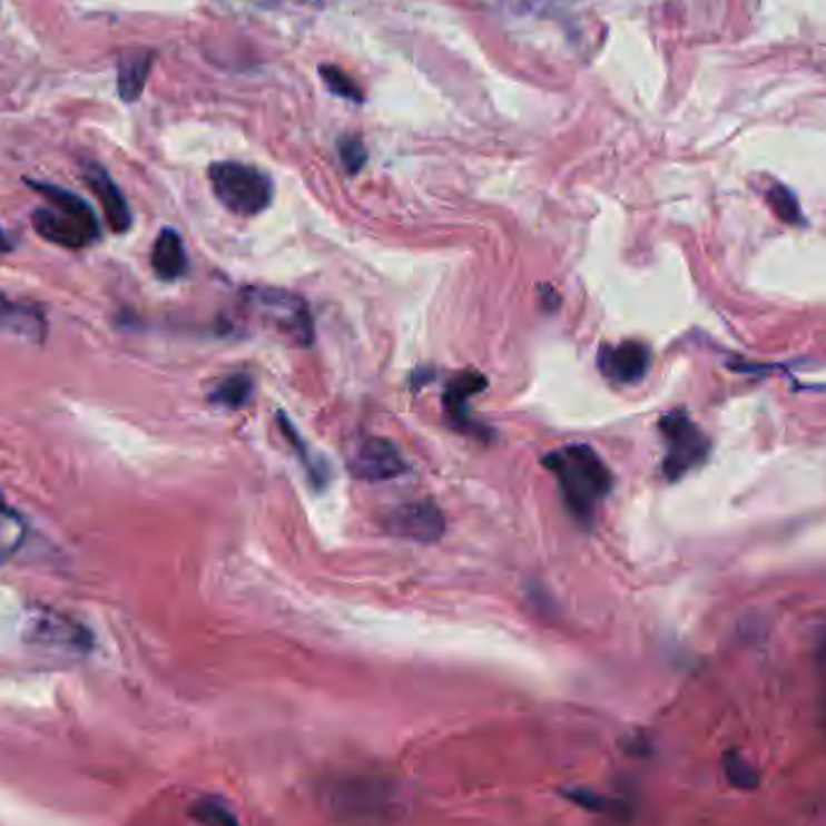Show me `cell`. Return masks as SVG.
Returning a JSON list of instances; mask_svg holds the SVG:
<instances>
[{"label": "cell", "mask_w": 826, "mask_h": 826, "mask_svg": "<svg viewBox=\"0 0 826 826\" xmlns=\"http://www.w3.org/2000/svg\"><path fill=\"white\" fill-rule=\"evenodd\" d=\"M338 155H341V163H344V167L348 169L351 175L361 173L365 160H367V153H365V146L361 144V138H341L338 140Z\"/></svg>", "instance_id": "603a6c76"}, {"label": "cell", "mask_w": 826, "mask_h": 826, "mask_svg": "<svg viewBox=\"0 0 826 826\" xmlns=\"http://www.w3.org/2000/svg\"><path fill=\"white\" fill-rule=\"evenodd\" d=\"M722 771H725V778L730 780V786H735L737 790H754L759 786L757 768H754L737 749L725 751Z\"/></svg>", "instance_id": "ac0fdd59"}, {"label": "cell", "mask_w": 826, "mask_h": 826, "mask_svg": "<svg viewBox=\"0 0 826 826\" xmlns=\"http://www.w3.org/2000/svg\"><path fill=\"white\" fill-rule=\"evenodd\" d=\"M278 421H281V425H283V433H286V437H288L291 443H293L295 452H301V460H303V464L307 466V472H309L312 481H315L317 486H322V483L326 481V476H330V472H326V466L319 464V462H312V460H309V454H307L305 443L301 440V435H297V433L293 431V425L288 423L286 416H278Z\"/></svg>", "instance_id": "44dd1931"}, {"label": "cell", "mask_w": 826, "mask_h": 826, "mask_svg": "<svg viewBox=\"0 0 826 826\" xmlns=\"http://www.w3.org/2000/svg\"><path fill=\"white\" fill-rule=\"evenodd\" d=\"M150 264L163 281H175L187 274L189 259H187V249H184L181 237L173 230V227H165V230L158 235L153 245L150 254Z\"/></svg>", "instance_id": "7c38bea8"}, {"label": "cell", "mask_w": 826, "mask_h": 826, "mask_svg": "<svg viewBox=\"0 0 826 826\" xmlns=\"http://www.w3.org/2000/svg\"><path fill=\"white\" fill-rule=\"evenodd\" d=\"M247 305L262 322L274 326L283 336L293 338L297 346H309L315 338V324H312L309 307L301 295H293L278 288H249Z\"/></svg>", "instance_id": "277c9868"}, {"label": "cell", "mask_w": 826, "mask_h": 826, "mask_svg": "<svg viewBox=\"0 0 826 826\" xmlns=\"http://www.w3.org/2000/svg\"><path fill=\"white\" fill-rule=\"evenodd\" d=\"M566 797L571 803L580 805L582 809H590V812H614L619 807L614 800H609V797L588 790V788H571V790H566Z\"/></svg>", "instance_id": "7402d4cb"}, {"label": "cell", "mask_w": 826, "mask_h": 826, "mask_svg": "<svg viewBox=\"0 0 826 826\" xmlns=\"http://www.w3.org/2000/svg\"><path fill=\"white\" fill-rule=\"evenodd\" d=\"M254 392V380L245 373H235L230 377L220 380L210 392V402H216L227 409H239L245 406Z\"/></svg>", "instance_id": "9a60e30c"}, {"label": "cell", "mask_w": 826, "mask_h": 826, "mask_svg": "<svg viewBox=\"0 0 826 826\" xmlns=\"http://www.w3.org/2000/svg\"><path fill=\"white\" fill-rule=\"evenodd\" d=\"M322 78H324L326 85H330V90L334 95L346 97V99H351V102H363L361 88L341 68H336V66H322Z\"/></svg>", "instance_id": "ffe728a7"}, {"label": "cell", "mask_w": 826, "mask_h": 826, "mask_svg": "<svg viewBox=\"0 0 826 826\" xmlns=\"http://www.w3.org/2000/svg\"><path fill=\"white\" fill-rule=\"evenodd\" d=\"M597 363H600V370L607 380L633 384L646 377L650 367V351L640 341H623V344L617 346H604Z\"/></svg>", "instance_id": "9c48e42d"}, {"label": "cell", "mask_w": 826, "mask_h": 826, "mask_svg": "<svg viewBox=\"0 0 826 826\" xmlns=\"http://www.w3.org/2000/svg\"><path fill=\"white\" fill-rule=\"evenodd\" d=\"M218 201L237 216H256L274 201V184L262 169L242 163H216L208 169Z\"/></svg>", "instance_id": "3957f363"}, {"label": "cell", "mask_w": 826, "mask_h": 826, "mask_svg": "<svg viewBox=\"0 0 826 826\" xmlns=\"http://www.w3.org/2000/svg\"><path fill=\"white\" fill-rule=\"evenodd\" d=\"M10 249H12L10 239L6 237V233H3V230H0V254H3V252H10Z\"/></svg>", "instance_id": "cb8c5ba5"}, {"label": "cell", "mask_w": 826, "mask_h": 826, "mask_svg": "<svg viewBox=\"0 0 826 826\" xmlns=\"http://www.w3.org/2000/svg\"><path fill=\"white\" fill-rule=\"evenodd\" d=\"M483 387H486V380H483L481 373L476 370H464L458 377L450 382V387L445 392V409L448 416L452 419V425L464 431H474V423L469 421V399L479 394Z\"/></svg>", "instance_id": "4fadbf2b"}, {"label": "cell", "mask_w": 826, "mask_h": 826, "mask_svg": "<svg viewBox=\"0 0 826 826\" xmlns=\"http://www.w3.org/2000/svg\"><path fill=\"white\" fill-rule=\"evenodd\" d=\"M191 817L206 826H242L233 807L223 803L220 797H201V800L194 803Z\"/></svg>", "instance_id": "e0dca14e"}, {"label": "cell", "mask_w": 826, "mask_h": 826, "mask_svg": "<svg viewBox=\"0 0 826 826\" xmlns=\"http://www.w3.org/2000/svg\"><path fill=\"white\" fill-rule=\"evenodd\" d=\"M766 198H768V206L774 208V213L783 223H790V225L803 223L800 204H797L795 194L788 187H783V184H771V189H768Z\"/></svg>", "instance_id": "d6986e66"}, {"label": "cell", "mask_w": 826, "mask_h": 826, "mask_svg": "<svg viewBox=\"0 0 826 826\" xmlns=\"http://www.w3.org/2000/svg\"><path fill=\"white\" fill-rule=\"evenodd\" d=\"M24 532V522L20 520L18 512L0 505V566L22 547Z\"/></svg>", "instance_id": "2e32d148"}, {"label": "cell", "mask_w": 826, "mask_h": 826, "mask_svg": "<svg viewBox=\"0 0 826 826\" xmlns=\"http://www.w3.org/2000/svg\"><path fill=\"white\" fill-rule=\"evenodd\" d=\"M387 532L402 539L421 541V544H433L445 534V518L433 501H416L390 510L387 520H384Z\"/></svg>", "instance_id": "52a82bcc"}, {"label": "cell", "mask_w": 826, "mask_h": 826, "mask_svg": "<svg viewBox=\"0 0 826 826\" xmlns=\"http://www.w3.org/2000/svg\"><path fill=\"white\" fill-rule=\"evenodd\" d=\"M30 187L51 204L49 208H37L32 213V225L41 237L66 249L88 247L99 237L95 210L88 201L51 184L30 181Z\"/></svg>", "instance_id": "7a4b0ae2"}, {"label": "cell", "mask_w": 826, "mask_h": 826, "mask_svg": "<svg viewBox=\"0 0 826 826\" xmlns=\"http://www.w3.org/2000/svg\"><path fill=\"white\" fill-rule=\"evenodd\" d=\"M312 3H317V0H312Z\"/></svg>", "instance_id": "d4e9b609"}, {"label": "cell", "mask_w": 826, "mask_h": 826, "mask_svg": "<svg viewBox=\"0 0 826 826\" xmlns=\"http://www.w3.org/2000/svg\"><path fill=\"white\" fill-rule=\"evenodd\" d=\"M82 179L99 198V206L105 210V218L114 233H126L131 227V208H128L121 189L114 184V179L107 175L105 167L97 163H85L82 165Z\"/></svg>", "instance_id": "30bf717a"}, {"label": "cell", "mask_w": 826, "mask_h": 826, "mask_svg": "<svg viewBox=\"0 0 826 826\" xmlns=\"http://www.w3.org/2000/svg\"><path fill=\"white\" fill-rule=\"evenodd\" d=\"M660 433L667 445L662 472L669 481H677L706 458L710 443L704 431L684 411H669L660 419Z\"/></svg>", "instance_id": "5b68a950"}, {"label": "cell", "mask_w": 826, "mask_h": 826, "mask_svg": "<svg viewBox=\"0 0 826 826\" xmlns=\"http://www.w3.org/2000/svg\"><path fill=\"white\" fill-rule=\"evenodd\" d=\"M348 469L355 479L387 481L406 472L402 454L384 437H365L348 454Z\"/></svg>", "instance_id": "ba28073f"}, {"label": "cell", "mask_w": 826, "mask_h": 826, "mask_svg": "<svg viewBox=\"0 0 826 826\" xmlns=\"http://www.w3.org/2000/svg\"><path fill=\"white\" fill-rule=\"evenodd\" d=\"M27 640L41 650L61 655H85L92 650V636L88 629L47 609H37L32 614L30 623H27Z\"/></svg>", "instance_id": "8992f818"}, {"label": "cell", "mask_w": 826, "mask_h": 826, "mask_svg": "<svg viewBox=\"0 0 826 826\" xmlns=\"http://www.w3.org/2000/svg\"><path fill=\"white\" fill-rule=\"evenodd\" d=\"M549 472L557 476L568 510L582 524H590L597 505L611 491V472L590 445H568L544 458Z\"/></svg>", "instance_id": "6da1fadb"}, {"label": "cell", "mask_w": 826, "mask_h": 826, "mask_svg": "<svg viewBox=\"0 0 826 826\" xmlns=\"http://www.w3.org/2000/svg\"><path fill=\"white\" fill-rule=\"evenodd\" d=\"M0 332H10L37 344L47 336V319L37 307L12 303L0 293Z\"/></svg>", "instance_id": "8fae6325"}, {"label": "cell", "mask_w": 826, "mask_h": 826, "mask_svg": "<svg viewBox=\"0 0 826 826\" xmlns=\"http://www.w3.org/2000/svg\"><path fill=\"white\" fill-rule=\"evenodd\" d=\"M153 61H155V53L144 51V49L126 51L121 56L117 73H119V95L124 102H136L140 92H144Z\"/></svg>", "instance_id": "5bb4252c"}]
</instances>
